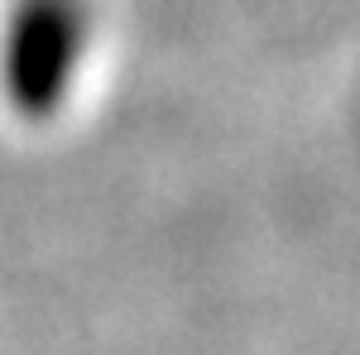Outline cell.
Here are the masks:
<instances>
[{"label": "cell", "mask_w": 360, "mask_h": 355, "mask_svg": "<svg viewBox=\"0 0 360 355\" xmlns=\"http://www.w3.org/2000/svg\"><path fill=\"white\" fill-rule=\"evenodd\" d=\"M82 49L77 0H20L5 25V82L29 110H49Z\"/></svg>", "instance_id": "cell-1"}]
</instances>
